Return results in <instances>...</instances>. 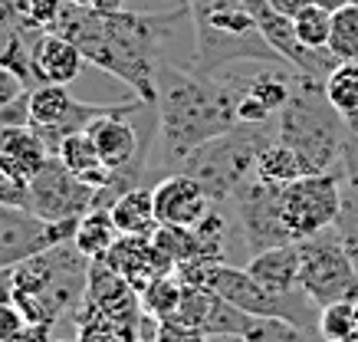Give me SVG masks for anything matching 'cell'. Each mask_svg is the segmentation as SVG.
<instances>
[{"mask_svg": "<svg viewBox=\"0 0 358 342\" xmlns=\"http://www.w3.org/2000/svg\"><path fill=\"white\" fill-rule=\"evenodd\" d=\"M187 3L174 10L135 13V10H83L66 0V10L56 23V34L69 36L86 56V63L102 73L122 79L141 102L155 106L158 86L155 73L164 56V40L171 36L174 23L187 20Z\"/></svg>", "mask_w": 358, "mask_h": 342, "instance_id": "1", "label": "cell"}, {"mask_svg": "<svg viewBox=\"0 0 358 342\" xmlns=\"http://www.w3.org/2000/svg\"><path fill=\"white\" fill-rule=\"evenodd\" d=\"M158 86V165L181 171L185 158L197 145L210 142L237 125V102L243 79L201 76L162 59L155 73Z\"/></svg>", "mask_w": 358, "mask_h": 342, "instance_id": "2", "label": "cell"}, {"mask_svg": "<svg viewBox=\"0 0 358 342\" xmlns=\"http://www.w3.org/2000/svg\"><path fill=\"white\" fill-rule=\"evenodd\" d=\"M194 23V59L191 69L201 76H217L237 63H282L243 0H185Z\"/></svg>", "mask_w": 358, "mask_h": 342, "instance_id": "3", "label": "cell"}, {"mask_svg": "<svg viewBox=\"0 0 358 342\" xmlns=\"http://www.w3.org/2000/svg\"><path fill=\"white\" fill-rule=\"evenodd\" d=\"M276 138L289 145L306 175H336L342 142H345V119L336 112V106L326 99L322 79L299 73L289 102L276 112Z\"/></svg>", "mask_w": 358, "mask_h": 342, "instance_id": "4", "label": "cell"}, {"mask_svg": "<svg viewBox=\"0 0 358 342\" xmlns=\"http://www.w3.org/2000/svg\"><path fill=\"white\" fill-rule=\"evenodd\" d=\"M276 138V119L263 122V125H243L237 122L230 132L210 138V142L197 145L194 152L185 158L181 171L191 175L207 191V198L220 204L230 201V194L253 178L257 171V155L263 152V145H270Z\"/></svg>", "mask_w": 358, "mask_h": 342, "instance_id": "5", "label": "cell"}, {"mask_svg": "<svg viewBox=\"0 0 358 342\" xmlns=\"http://www.w3.org/2000/svg\"><path fill=\"white\" fill-rule=\"evenodd\" d=\"M296 243H299V283L315 306L322 309L329 303L358 299V266L338 227H326Z\"/></svg>", "mask_w": 358, "mask_h": 342, "instance_id": "6", "label": "cell"}, {"mask_svg": "<svg viewBox=\"0 0 358 342\" xmlns=\"http://www.w3.org/2000/svg\"><path fill=\"white\" fill-rule=\"evenodd\" d=\"M280 211L293 241L336 227L342 214V185L336 175H303L280 188Z\"/></svg>", "mask_w": 358, "mask_h": 342, "instance_id": "7", "label": "cell"}, {"mask_svg": "<svg viewBox=\"0 0 358 342\" xmlns=\"http://www.w3.org/2000/svg\"><path fill=\"white\" fill-rule=\"evenodd\" d=\"M92 208H96V188L79 181L59 162V155H50L46 165L30 178V211L43 221H79Z\"/></svg>", "mask_w": 358, "mask_h": 342, "instance_id": "8", "label": "cell"}, {"mask_svg": "<svg viewBox=\"0 0 358 342\" xmlns=\"http://www.w3.org/2000/svg\"><path fill=\"white\" fill-rule=\"evenodd\" d=\"M230 204H234L237 221L243 227L250 257L260 254V250H270V247H280V243H293V237L286 231V221H282L276 185H266L253 175L230 194Z\"/></svg>", "mask_w": 358, "mask_h": 342, "instance_id": "9", "label": "cell"}, {"mask_svg": "<svg viewBox=\"0 0 358 342\" xmlns=\"http://www.w3.org/2000/svg\"><path fill=\"white\" fill-rule=\"evenodd\" d=\"M79 221H43L40 214H33L27 208H10L0 204V270H13L23 260L43 254L56 243L69 241L76 234Z\"/></svg>", "mask_w": 358, "mask_h": 342, "instance_id": "10", "label": "cell"}, {"mask_svg": "<svg viewBox=\"0 0 358 342\" xmlns=\"http://www.w3.org/2000/svg\"><path fill=\"white\" fill-rule=\"evenodd\" d=\"M112 109L115 106H86V102L73 99L66 86H56V83H43V86L30 89V125L40 132L50 152H56V145L66 135L86 132L89 122Z\"/></svg>", "mask_w": 358, "mask_h": 342, "instance_id": "11", "label": "cell"}, {"mask_svg": "<svg viewBox=\"0 0 358 342\" xmlns=\"http://www.w3.org/2000/svg\"><path fill=\"white\" fill-rule=\"evenodd\" d=\"M243 7L250 10L257 30L263 34V40L282 56L286 66H293L296 73H306V76L315 79H326L329 69L336 66L338 59L329 50H309V46L299 43L296 36V23L289 17H282L270 7V0H243Z\"/></svg>", "mask_w": 358, "mask_h": 342, "instance_id": "12", "label": "cell"}, {"mask_svg": "<svg viewBox=\"0 0 358 342\" xmlns=\"http://www.w3.org/2000/svg\"><path fill=\"white\" fill-rule=\"evenodd\" d=\"M250 320L253 316H247L243 309H237L234 303H227L214 290H204V287H185L181 306L174 313V322L201 332L207 339L210 336H234V339H240L243 329L250 326Z\"/></svg>", "mask_w": 358, "mask_h": 342, "instance_id": "13", "label": "cell"}, {"mask_svg": "<svg viewBox=\"0 0 358 342\" xmlns=\"http://www.w3.org/2000/svg\"><path fill=\"white\" fill-rule=\"evenodd\" d=\"M155 218L158 224H178V227H194L207 211L214 208V201L207 198V191L197 185L185 171L164 175L152 188Z\"/></svg>", "mask_w": 358, "mask_h": 342, "instance_id": "14", "label": "cell"}, {"mask_svg": "<svg viewBox=\"0 0 358 342\" xmlns=\"http://www.w3.org/2000/svg\"><path fill=\"white\" fill-rule=\"evenodd\" d=\"M30 63L36 86H43V83L69 86L73 79H79V73L86 66V56L79 53V46L69 36L56 34V30H43L30 40Z\"/></svg>", "mask_w": 358, "mask_h": 342, "instance_id": "15", "label": "cell"}, {"mask_svg": "<svg viewBox=\"0 0 358 342\" xmlns=\"http://www.w3.org/2000/svg\"><path fill=\"white\" fill-rule=\"evenodd\" d=\"M102 264L109 266V270H115L135 293H141L155 276L171 273L174 270V266L152 247V237H129V234H122L119 241L112 243V250L106 254Z\"/></svg>", "mask_w": 358, "mask_h": 342, "instance_id": "16", "label": "cell"}, {"mask_svg": "<svg viewBox=\"0 0 358 342\" xmlns=\"http://www.w3.org/2000/svg\"><path fill=\"white\" fill-rule=\"evenodd\" d=\"M247 273L266 290L280 293V297L303 293V283H299V243H280V247L253 254L247 260Z\"/></svg>", "mask_w": 358, "mask_h": 342, "instance_id": "17", "label": "cell"}, {"mask_svg": "<svg viewBox=\"0 0 358 342\" xmlns=\"http://www.w3.org/2000/svg\"><path fill=\"white\" fill-rule=\"evenodd\" d=\"M50 148L40 138V132L33 125H10V129H0V165L13 168L17 175L33 178L50 158Z\"/></svg>", "mask_w": 358, "mask_h": 342, "instance_id": "18", "label": "cell"}, {"mask_svg": "<svg viewBox=\"0 0 358 342\" xmlns=\"http://www.w3.org/2000/svg\"><path fill=\"white\" fill-rule=\"evenodd\" d=\"M53 155H59V162H63V165L79 178V181L92 185L96 191L109 185L112 171L106 168V162H102V155H99L96 142L89 138V132H73V135H66L63 142L56 145Z\"/></svg>", "mask_w": 358, "mask_h": 342, "instance_id": "19", "label": "cell"}, {"mask_svg": "<svg viewBox=\"0 0 358 342\" xmlns=\"http://www.w3.org/2000/svg\"><path fill=\"white\" fill-rule=\"evenodd\" d=\"M109 214L119 234H129V237H152L155 227H158V218H155V201H152V188H129L125 194L109 204Z\"/></svg>", "mask_w": 358, "mask_h": 342, "instance_id": "20", "label": "cell"}, {"mask_svg": "<svg viewBox=\"0 0 358 342\" xmlns=\"http://www.w3.org/2000/svg\"><path fill=\"white\" fill-rule=\"evenodd\" d=\"M122 234L112 221L109 208H92L86 211L76 224V234H73V243L79 247V254L86 260H106V254L112 250V243L119 241Z\"/></svg>", "mask_w": 358, "mask_h": 342, "instance_id": "21", "label": "cell"}, {"mask_svg": "<svg viewBox=\"0 0 358 342\" xmlns=\"http://www.w3.org/2000/svg\"><path fill=\"white\" fill-rule=\"evenodd\" d=\"M253 175L260 178V181H266V185L282 188V185H289L296 178H303L306 168L289 145H282L280 138H273V142L263 145V152L257 155V171H253Z\"/></svg>", "mask_w": 358, "mask_h": 342, "instance_id": "22", "label": "cell"}, {"mask_svg": "<svg viewBox=\"0 0 358 342\" xmlns=\"http://www.w3.org/2000/svg\"><path fill=\"white\" fill-rule=\"evenodd\" d=\"M181 297H185V283L171 270V273L155 276L152 283L141 290V309H145L148 320L168 322V320H174V313L181 306Z\"/></svg>", "mask_w": 358, "mask_h": 342, "instance_id": "23", "label": "cell"}, {"mask_svg": "<svg viewBox=\"0 0 358 342\" xmlns=\"http://www.w3.org/2000/svg\"><path fill=\"white\" fill-rule=\"evenodd\" d=\"M322 89L342 119L358 115V59H338L322 79Z\"/></svg>", "mask_w": 358, "mask_h": 342, "instance_id": "24", "label": "cell"}, {"mask_svg": "<svg viewBox=\"0 0 358 342\" xmlns=\"http://www.w3.org/2000/svg\"><path fill=\"white\" fill-rule=\"evenodd\" d=\"M240 342H326L315 339L313 329L296 326L293 320H282V316H253L250 326L243 329Z\"/></svg>", "mask_w": 358, "mask_h": 342, "instance_id": "25", "label": "cell"}, {"mask_svg": "<svg viewBox=\"0 0 358 342\" xmlns=\"http://www.w3.org/2000/svg\"><path fill=\"white\" fill-rule=\"evenodd\" d=\"M152 247L168 260L171 266L185 264L197 254V241L191 227H178V224H158L152 234Z\"/></svg>", "mask_w": 358, "mask_h": 342, "instance_id": "26", "label": "cell"}, {"mask_svg": "<svg viewBox=\"0 0 358 342\" xmlns=\"http://www.w3.org/2000/svg\"><path fill=\"white\" fill-rule=\"evenodd\" d=\"M329 53L336 59H358V3H345L332 13Z\"/></svg>", "mask_w": 358, "mask_h": 342, "instance_id": "27", "label": "cell"}, {"mask_svg": "<svg viewBox=\"0 0 358 342\" xmlns=\"http://www.w3.org/2000/svg\"><path fill=\"white\" fill-rule=\"evenodd\" d=\"M358 329L352 303H329L319 309V339L326 342H352Z\"/></svg>", "mask_w": 358, "mask_h": 342, "instance_id": "28", "label": "cell"}, {"mask_svg": "<svg viewBox=\"0 0 358 342\" xmlns=\"http://www.w3.org/2000/svg\"><path fill=\"white\" fill-rule=\"evenodd\" d=\"M296 36L299 43L309 50H329V34H332V13L309 3L299 17H296Z\"/></svg>", "mask_w": 358, "mask_h": 342, "instance_id": "29", "label": "cell"}, {"mask_svg": "<svg viewBox=\"0 0 358 342\" xmlns=\"http://www.w3.org/2000/svg\"><path fill=\"white\" fill-rule=\"evenodd\" d=\"M0 204L30 211V178H23L13 168L0 165Z\"/></svg>", "mask_w": 358, "mask_h": 342, "instance_id": "30", "label": "cell"}, {"mask_svg": "<svg viewBox=\"0 0 358 342\" xmlns=\"http://www.w3.org/2000/svg\"><path fill=\"white\" fill-rule=\"evenodd\" d=\"M33 322L27 320V313H23L13 299H3L0 303V342H17L20 336L30 332Z\"/></svg>", "mask_w": 358, "mask_h": 342, "instance_id": "31", "label": "cell"}, {"mask_svg": "<svg viewBox=\"0 0 358 342\" xmlns=\"http://www.w3.org/2000/svg\"><path fill=\"white\" fill-rule=\"evenodd\" d=\"M10 125H30V89L0 112V129H10Z\"/></svg>", "mask_w": 358, "mask_h": 342, "instance_id": "32", "label": "cell"}, {"mask_svg": "<svg viewBox=\"0 0 358 342\" xmlns=\"http://www.w3.org/2000/svg\"><path fill=\"white\" fill-rule=\"evenodd\" d=\"M23 92H27V83H23L17 73H10V69L0 66V112L7 109L17 96H23Z\"/></svg>", "mask_w": 358, "mask_h": 342, "instance_id": "33", "label": "cell"}, {"mask_svg": "<svg viewBox=\"0 0 358 342\" xmlns=\"http://www.w3.org/2000/svg\"><path fill=\"white\" fill-rule=\"evenodd\" d=\"M309 3H313V0H270L273 10L282 13V17H289V20H296V17H299Z\"/></svg>", "mask_w": 358, "mask_h": 342, "instance_id": "34", "label": "cell"}, {"mask_svg": "<svg viewBox=\"0 0 358 342\" xmlns=\"http://www.w3.org/2000/svg\"><path fill=\"white\" fill-rule=\"evenodd\" d=\"M315 7H322V10H329V13H336V10H342L345 3H352V0H313Z\"/></svg>", "mask_w": 358, "mask_h": 342, "instance_id": "35", "label": "cell"}, {"mask_svg": "<svg viewBox=\"0 0 358 342\" xmlns=\"http://www.w3.org/2000/svg\"><path fill=\"white\" fill-rule=\"evenodd\" d=\"M96 10H106V13H109V10H122V0H99Z\"/></svg>", "mask_w": 358, "mask_h": 342, "instance_id": "36", "label": "cell"}, {"mask_svg": "<svg viewBox=\"0 0 358 342\" xmlns=\"http://www.w3.org/2000/svg\"><path fill=\"white\" fill-rule=\"evenodd\" d=\"M73 7H83V10H96V3L99 0H69Z\"/></svg>", "mask_w": 358, "mask_h": 342, "instance_id": "37", "label": "cell"}]
</instances>
